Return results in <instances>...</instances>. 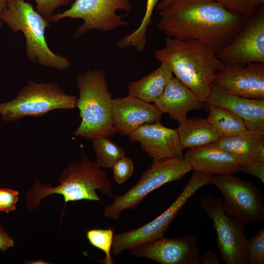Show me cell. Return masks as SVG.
I'll list each match as a JSON object with an SVG mask.
<instances>
[{
    "label": "cell",
    "instance_id": "obj_1",
    "mask_svg": "<svg viewBox=\"0 0 264 264\" xmlns=\"http://www.w3.org/2000/svg\"><path fill=\"white\" fill-rule=\"evenodd\" d=\"M158 12L157 28L166 36L198 41L216 54L232 41L245 19L214 0H174Z\"/></svg>",
    "mask_w": 264,
    "mask_h": 264
},
{
    "label": "cell",
    "instance_id": "obj_2",
    "mask_svg": "<svg viewBox=\"0 0 264 264\" xmlns=\"http://www.w3.org/2000/svg\"><path fill=\"white\" fill-rule=\"evenodd\" d=\"M165 46L156 50L154 58L169 64L173 73L202 102L209 96L216 73L224 64L211 48L194 40L166 36Z\"/></svg>",
    "mask_w": 264,
    "mask_h": 264
},
{
    "label": "cell",
    "instance_id": "obj_3",
    "mask_svg": "<svg viewBox=\"0 0 264 264\" xmlns=\"http://www.w3.org/2000/svg\"><path fill=\"white\" fill-rule=\"evenodd\" d=\"M56 187L44 185L37 180L26 196V204L29 209L38 207L41 201L51 194L62 195L65 202L81 200L102 203L96 193L99 190L110 197H114L112 184L106 171L83 155L79 162L72 161L63 171Z\"/></svg>",
    "mask_w": 264,
    "mask_h": 264
},
{
    "label": "cell",
    "instance_id": "obj_4",
    "mask_svg": "<svg viewBox=\"0 0 264 264\" xmlns=\"http://www.w3.org/2000/svg\"><path fill=\"white\" fill-rule=\"evenodd\" d=\"M77 86L79 94L76 107L81 122L73 135L93 140L117 133L111 117L112 98L103 70L88 69L77 77Z\"/></svg>",
    "mask_w": 264,
    "mask_h": 264
},
{
    "label": "cell",
    "instance_id": "obj_5",
    "mask_svg": "<svg viewBox=\"0 0 264 264\" xmlns=\"http://www.w3.org/2000/svg\"><path fill=\"white\" fill-rule=\"evenodd\" d=\"M1 19L12 31L23 33L26 54L32 62L60 70L70 66L66 57L55 54L49 48L45 31L50 22L31 3L25 0H9L2 10Z\"/></svg>",
    "mask_w": 264,
    "mask_h": 264
},
{
    "label": "cell",
    "instance_id": "obj_6",
    "mask_svg": "<svg viewBox=\"0 0 264 264\" xmlns=\"http://www.w3.org/2000/svg\"><path fill=\"white\" fill-rule=\"evenodd\" d=\"M77 97L66 94L55 83L29 81L11 101L0 103V117L16 122L26 116L41 117L54 110L76 107Z\"/></svg>",
    "mask_w": 264,
    "mask_h": 264
},
{
    "label": "cell",
    "instance_id": "obj_7",
    "mask_svg": "<svg viewBox=\"0 0 264 264\" xmlns=\"http://www.w3.org/2000/svg\"><path fill=\"white\" fill-rule=\"evenodd\" d=\"M213 177L212 174L195 171L181 193L161 214L137 228L114 235L113 255L117 256L127 250L164 237L170 224L188 200L201 187L212 184Z\"/></svg>",
    "mask_w": 264,
    "mask_h": 264
},
{
    "label": "cell",
    "instance_id": "obj_8",
    "mask_svg": "<svg viewBox=\"0 0 264 264\" xmlns=\"http://www.w3.org/2000/svg\"><path fill=\"white\" fill-rule=\"evenodd\" d=\"M191 171L184 156L153 160L133 186L122 195L114 196L113 202L105 206L104 217L118 220L123 211L133 209L149 194L167 183L180 180Z\"/></svg>",
    "mask_w": 264,
    "mask_h": 264
},
{
    "label": "cell",
    "instance_id": "obj_9",
    "mask_svg": "<svg viewBox=\"0 0 264 264\" xmlns=\"http://www.w3.org/2000/svg\"><path fill=\"white\" fill-rule=\"evenodd\" d=\"M212 184L222 195L225 212L244 228L264 220V198L260 187L251 180L232 175L213 176Z\"/></svg>",
    "mask_w": 264,
    "mask_h": 264
},
{
    "label": "cell",
    "instance_id": "obj_10",
    "mask_svg": "<svg viewBox=\"0 0 264 264\" xmlns=\"http://www.w3.org/2000/svg\"><path fill=\"white\" fill-rule=\"evenodd\" d=\"M131 9L129 0H75L67 10L53 14L50 22H57L66 18L82 19L83 24L74 34L78 39L91 30L108 32L129 25L116 11L130 12Z\"/></svg>",
    "mask_w": 264,
    "mask_h": 264
},
{
    "label": "cell",
    "instance_id": "obj_11",
    "mask_svg": "<svg viewBox=\"0 0 264 264\" xmlns=\"http://www.w3.org/2000/svg\"><path fill=\"white\" fill-rule=\"evenodd\" d=\"M199 205L213 220L217 247L223 262L226 264H248L244 228L226 213L221 198L208 196L200 201Z\"/></svg>",
    "mask_w": 264,
    "mask_h": 264
},
{
    "label": "cell",
    "instance_id": "obj_12",
    "mask_svg": "<svg viewBox=\"0 0 264 264\" xmlns=\"http://www.w3.org/2000/svg\"><path fill=\"white\" fill-rule=\"evenodd\" d=\"M217 57L224 64L264 63V7L245 18L232 41Z\"/></svg>",
    "mask_w": 264,
    "mask_h": 264
},
{
    "label": "cell",
    "instance_id": "obj_13",
    "mask_svg": "<svg viewBox=\"0 0 264 264\" xmlns=\"http://www.w3.org/2000/svg\"><path fill=\"white\" fill-rule=\"evenodd\" d=\"M213 84L235 95L264 99V63L224 64Z\"/></svg>",
    "mask_w": 264,
    "mask_h": 264
},
{
    "label": "cell",
    "instance_id": "obj_14",
    "mask_svg": "<svg viewBox=\"0 0 264 264\" xmlns=\"http://www.w3.org/2000/svg\"><path fill=\"white\" fill-rule=\"evenodd\" d=\"M132 256L161 264H197L200 256L195 234L178 238H162L131 250Z\"/></svg>",
    "mask_w": 264,
    "mask_h": 264
},
{
    "label": "cell",
    "instance_id": "obj_15",
    "mask_svg": "<svg viewBox=\"0 0 264 264\" xmlns=\"http://www.w3.org/2000/svg\"><path fill=\"white\" fill-rule=\"evenodd\" d=\"M128 136L132 142H140L142 150L153 160L183 156L177 129L160 122L144 124Z\"/></svg>",
    "mask_w": 264,
    "mask_h": 264
},
{
    "label": "cell",
    "instance_id": "obj_16",
    "mask_svg": "<svg viewBox=\"0 0 264 264\" xmlns=\"http://www.w3.org/2000/svg\"><path fill=\"white\" fill-rule=\"evenodd\" d=\"M161 116L154 105L131 95L112 99L113 126L122 135H129L144 124L160 122Z\"/></svg>",
    "mask_w": 264,
    "mask_h": 264
},
{
    "label": "cell",
    "instance_id": "obj_17",
    "mask_svg": "<svg viewBox=\"0 0 264 264\" xmlns=\"http://www.w3.org/2000/svg\"><path fill=\"white\" fill-rule=\"evenodd\" d=\"M204 103L207 107L216 106L228 109L241 117L247 129L264 132V99L235 95L214 85Z\"/></svg>",
    "mask_w": 264,
    "mask_h": 264
},
{
    "label": "cell",
    "instance_id": "obj_18",
    "mask_svg": "<svg viewBox=\"0 0 264 264\" xmlns=\"http://www.w3.org/2000/svg\"><path fill=\"white\" fill-rule=\"evenodd\" d=\"M183 156L191 170L218 176L233 175L241 171L236 159L217 142L189 148Z\"/></svg>",
    "mask_w": 264,
    "mask_h": 264
},
{
    "label": "cell",
    "instance_id": "obj_19",
    "mask_svg": "<svg viewBox=\"0 0 264 264\" xmlns=\"http://www.w3.org/2000/svg\"><path fill=\"white\" fill-rule=\"evenodd\" d=\"M204 103L176 77L166 84L160 96L154 102L159 111L167 113L170 118L180 123L187 117L188 113L200 110Z\"/></svg>",
    "mask_w": 264,
    "mask_h": 264
},
{
    "label": "cell",
    "instance_id": "obj_20",
    "mask_svg": "<svg viewBox=\"0 0 264 264\" xmlns=\"http://www.w3.org/2000/svg\"><path fill=\"white\" fill-rule=\"evenodd\" d=\"M216 142L242 167L251 162L264 148V132L247 129L232 137H220Z\"/></svg>",
    "mask_w": 264,
    "mask_h": 264
},
{
    "label": "cell",
    "instance_id": "obj_21",
    "mask_svg": "<svg viewBox=\"0 0 264 264\" xmlns=\"http://www.w3.org/2000/svg\"><path fill=\"white\" fill-rule=\"evenodd\" d=\"M160 63V66L148 75L128 83L129 95L148 103L154 102L160 96L167 83L174 77L169 64Z\"/></svg>",
    "mask_w": 264,
    "mask_h": 264
},
{
    "label": "cell",
    "instance_id": "obj_22",
    "mask_svg": "<svg viewBox=\"0 0 264 264\" xmlns=\"http://www.w3.org/2000/svg\"><path fill=\"white\" fill-rule=\"evenodd\" d=\"M177 129L183 150L216 142L220 136L214 127L206 119L187 118L179 123Z\"/></svg>",
    "mask_w": 264,
    "mask_h": 264
},
{
    "label": "cell",
    "instance_id": "obj_23",
    "mask_svg": "<svg viewBox=\"0 0 264 264\" xmlns=\"http://www.w3.org/2000/svg\"><path fill=\"white\" fill-rule=\"evenodd\" d=\"M206 119L216 129L220 137L235 136L247 128L243 119L223 107L210 106Z\"/></svg>",
    "mask_w": 264,
    "mask_h": 264
},
{
    "label": "cell",
    "instance_id": "obj_24",
    "mask_svg": "<svg viewBox=\"0 0 264 264\" xmlns=\"http://www.w3.org/2000/svg\"><path fill=\"white\" fill-rule=\"evenodd\" d=\"M158 0H147L145 14L140 24L132 32L118 41L117 45L119 48L132 47L138 52L144 50L148 27L151 23L153 11Z\"/></svg>",
    "mask_w": 264,
    "mask_h": 264
},
{
    "label": "cell",
    "instance_id": "obj_25",
    "mask_svg": "<svg viewBox=\"0 0 264 264\" xmlns=\"http://www.w3.org/2000/svg\"><path fill=\"white\" fill-rule=\"evenodd\" d=\"M92 141L96 154V162L101 168H111L118 160L125 156L124 149L109 137H99Z\"/></svg>",
    "mask_w": 264,
    "mask_h": 264
},
{
    "label": "cell",
    "instance_id": "obj_26",
    "mask_svg": "<svg viewBox=\"0 0 264 264\" xmlns=\"http://www.w3.org/2000/svg\"><path fill=\"white\" fill-rule=\"evenodd\" d=\"M114 233V229L111 228L91 229L86 233L89 242L105 254V259L101 261L104 264H114L111 254Z\"/></svg>",
    "mask_w": 264,
    "mask_h": 264
},
{
    "label": "cell",
    "instance_id": "obj_27",
    "mask_svg": "<svg viewBox=\"0 0 264 264\" xmlns=\"http://www.w3.org/2000/svg\"><path fill=\"white\" fill-rule=\"evenodd\" d=\"M248 264H264V228L247 239Z\"/></svg>",
    "mask_w": 264,
    "mask_h": 264
},
{
    "label": "cell",
    "instance_id": "obj_28",
    "mask_svg": "<svg viewBox=\"0 0 264 264\" xmlns=\"http://www.w3.org/2000/svg\"><path fill=\"white\" fill-rule=\"evenodd\" d=\"M230 12L247 18L259 7L253 0H214Z\"/></svg>",
    "mask_w": 264,
    "mask_h": 264
},
{
    "label": "cell",
    "instance_id": "obj_29",
    "mask_svg": "<svg viewBox=\"0 0 264 264\" xmlns=\"http://www.w3.org/2000/svg\"><path fill=\"white\" fill-rule=\"evenodd\" d=\"M111 168L114 178L118 184L125 182L132 175L134 170L132 159L125 156L118 160Z\"/></svg>",
    "mask_w": 264,
    "mask_h": 264
},
{
    "label": "cell",
    "instance_id": "obj_30",
    "mask_svg": "<svg viewBox=\"0 0 264 264\" xmlns=\"http://www.w3.org/2000/svg\"><path fill=\"white\" fill-rule=\"evenodd\" d=\"M36 10L45 18L50 21L55 10L61 6H66L74 0H33Z\"/></svg>",
    "mask_w": 264,
    "mask_h": 264
},
{
    "label": "cell",
    "instance_id": "obj_31",
    "mask_svg": "<svg viewBox=\"0 0 264 264\" xmlns=\"http://www.w3.org/2000/svg\"><path fill=\"white\" fill-rule=\"evenodd\" d=\"M259 178L264 182V148L249 164L241 167V171Z\"/></svg>",
    "mask_w": 264,
    "mask_h": 264
},
{
    "label": "cell",
    "instance_id": "obj_32",
    "mask_svg": "<svg viewBox=\"0 0 264 264\" xmlns=\"http://www.w3.org/2000/svg\"><path fill=\"white\" fill-rule=\"evenodd\" d=\"M19 192L8 188H0V204L1 211L5 213L16 210V205L19 200Z\"/></svg>",
    "mask_w": 264,
    "mask_h": 264
},
{
    "label": "cell",
    "instance_id": "obj_33",
    "mask_svg": "<svg viewBox=\"0 0 264 264\" xmlns=\"http://www.w3.org/2000/svg\"><path fill=\"white\" fill-rule=\"evenodd\" d=\"M220 261L214 252L210 250H207L203 254L199 256L197 264H220Z\"/></svg>",
    "mask_w": 264,
    "mask_h": 264
},
{
    "label": "cell",
    "instance_id": "obj_34",
    "mask_svg": "<svg viewBox=\"0 0 264 264\" xmlns=\"http://www.w3.org/2000/svg\"><path fill=\"white\" fill-rule=\"evenodd\" d=\"M14 245V241L0 225V249L4 251Z\"/></svg>",
    "mask_w": 264,
    "mask_h": 264
},
{
    "label": "cell",
    "instance_id": "obj_35",
    "mask_svg": "<svg viewBox=\"0 0 264 264\" xmlns=\"http://www.w3.org/2000/svg\"><path fill=\"white\" fill-rule=\"evenodd\" d=\"M174 0H162L157 3V9L158 11L163 10L167 7Z\"/></svg>",
    "mask_w": 264,
    "mask_h": 264
},
{
    "label": "cell",
    "instance_id": "obj_36",
    "mask_svg": "<svg viewBox=\"0 0 264 264\" xmlns=\"http://www.w3.org/2000/svg\"><path fill=\"white\" fill-rule=\"evenodd\" d=\"M9 0H0V9L2 11Z\"/></svg>",
    "mask_w": 264,
    "mask_h": 264
},
{
    "label": "cell",
    "instance_id": "obj_37",
    "mask_svg": "<svg viewBox=\"0 0 264 264\" xmlns=\"http://www.w3.org/2000/svg\"><path fill=\"white\" fill-rule=\"evenodd\" d=\"M258 6H261L264 5V0H253Z\"/></svg>",
    "mask_w": 264,
    "mask_h": 264
},
{
    "label": "cell",
    "instance_id": "obj_38",
    "mask_svg": "<svg viewBox=\"0 0 264 264\" xmlns=\"http://www.w3.org/2000/svg\"><path fill=\"white\" fill-rule=\"evenodd\" d=\"M1 12L2 11L0 9V30L2 27V21L1 19Z\"/></svg>",
    "mask_w": 264,
    "mask_h": 264
},
{
    "label": "cell",
    "instance_id": "obj_39",
    "mask_svg": "<svg viewBox=\"0 0 264 264\" xmlns=\"http://www.w3.org/2000/svg\"><path fill=\"white\" fill-rule=\"evenodd\" d=\"M0 211H1V206H0Z\"/></svg>",
    "mask_w": 264,
    "mask_h": 264
}]
</instances>
